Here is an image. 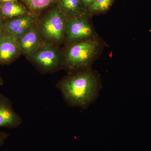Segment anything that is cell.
<instances>
[{
	"instance_id": "obj_18",
	"label": "cell",
	"mask_w": 151,
	"mask_h": 151,
	"mask_svg": "<svg viewBox=\"0 0 151 151\" xmlns=\"http://www.w3.org/2000/svg\"><path fill=\"white\" fill-rule=\"evenodd\" d=\"M4 82H3V80L1 76V74H0V86H1L3 85Z\"/></svg>"
},
{
	"instance_id": "obj_9",
	"label": "cell",
	"mask_w": 151,
	"mask_h": 151,
	"mask_svg": "<svg viewBox=\"0 0 151 151\" xmlns=\"http://www.w3.org/2000/svg\"><path fill=\"white\" fill-rule=\"evenodd\" d=\"M34 19L30 15H25L4 21L0 30L9 34L17 39L33 25Z\"/></svg>"
},
{
	"instance_id": "obj_3",
	"label": "cell",
	"mask_w": 151,
	"mask_h": 151,
	"mask_svg": "<svg viewBox=\"0 0 151 151\" xmlns=\"http://www.w3.org/2000/svg\"><path fill=\"white\" fill-rule=\"evenodd\" d=\"M66 19L67 17L59 9H54L41 20L39 32L50 43L59 42L65 37Z\"/></svg>"
},
{
	"instance_id": "obj_14",
	"label": "cell",
	"mask_w": 151,
	"mask_h": 151,
	"mask_svg": "<svg viewBox=\"0 0 151 151\" xmlns=\"http://www.w3.org/2000/svg\"><path fill=\"white\" fill-rule=\"evenodd\" d=\"M9 134L5 132L0 131V147L3 145L9 137Z\"/></svg>"
},
{
	"instance_id": "obj_11",
	"label": "cell",
	"mask_w": 151,
	"mask_h": 151,
	"mask_svg": "<svg viewBox=\"0 0 151 151\" xmlns=\"http://www.w3.org/2000/svg\"><path fill=\"white\" fill-rule=\"evenodd\" d=\"M0 12L4 21L27 14L24 8L16 1L1 3Z\"/></svg>"
},
{
	"instance_id": "obj_8",
	"label": "cell",
	"mask_w": 151,
	"mask_h": 151,
	"mask_svg": "<svg viewBox=\"0 0 151 151\" xmlns=\"http://www.w3.org/2000/svg\"><path fill=\"white\" fill-rule=\"evenodd\" d=\"M21 54L29 57L42 46L40 34L33 25L17 39Z\"/></svg>"
},
{
	"instance_id": "obj_4",
	"label": "cell",
	"mask_w": 151,
	"mask_h": 151,
	"mask_svg": "<svg viewBox=\"0 0 151 151\" xmlns=\"http://www.w3.org/2000/svg\"><path fill=\"white\" fill-rule=\"evenodd\" d=\"M29 58L35 67L43 73L55 72L63 67L60 52L50 43L42 47Z\"/></svg>"
},
{
	"instance_id": "obj_10",
	"label": "cell",
	"mask_w": 151,
	"mask_h": 151,
	"mask_svg": "<svg viewBox=\"0 0 151 151\" xmlns=\"http://www.w3.org/2000/svg\"><path fill=\"white\" fill-rule=\"evenodd\" d=\"M81 0H58L59 11L67 17L84 15Z\"/></svg>"
},
{
	"instance_id": "obj_16",
	"label": "cell",
	"mask_w": 151,
	"mask_h": 151,
	"mask_svg": "<svg viewBox=\"0 0 151 151\" xmlns=\"http://www.w3.org/2000/svg\"><path fill=\"white\" fill-rule=\"evenodd\" d=\"M4 21V19H3L2 17L1 12H0V28H1V27L2 26V25Z\"/></svg>"
},
{
	"instance_id": "obj_5",
	"label": "cell",
	"mask_w": 151,
	"mask_h": 151,
	"mask_svg": "<svg viewBox=\"0 0 151 151\" xmlns=\"http://www.w3.org/2000/svg\"><path fill=\"white\" fill-rule=\"evenodd\" d=\"M70 42H75L95 37L94 29L84 15L67 17L65 35Z\"/></svg>"
},
{
	"instance_id": "obj_1",
	"label": "cell",
	"mask_w": 151,
	"mask_h": 151,
	"mask_svg": "<svg viewBox=\"0 0 151 151\" xmlns=\"http://www.w3.org/2000/svg\"><path fill=\"white\" fill-rule=\"evenodd\" d=\"M57 87L70 107L86 109L98 97L101 81L97 72L89 68L69 73L59 81Z\"/></svg>"
},
{
	"instance_id": "obj_2",
	"label": "cell",
	"mask_w": 151,
	"mask_h": 151,
	"mask_svg": "<svg viewBox=\"0 0 151 151\" xmlns=\"http://www.w3.org/2000/svg\"><path fill=\"white\" fill-rule=\"evenodd\" d=\"M100 48V42L95 36L73 42L66 50L64 67L69 73L89 69Z\"/></svg>"
},
{
	"instance_id": "obj_12",
	"label": "cell",
	"mask_w": 151,
	"mask_h": 151,
	"mask_svg": "<svg viewBox=\"0 0 151 151\" xmlns=\"http://www.w3.org/2000/svg\"><path fill=\"white\" fill-rule=\"evenodd\" d=\"M55 0H24L26 4L31 10L37 12L51 4Z\"/></svg>"
},
{
	"instance_id": "obj_17",
	"label": "cell",
	"mask_w": 151,
	"mask_h": 151,
	"mask_svg": "<svg viewBox=\"0 0 151 151\" xmlns=\"http://www.w3.org/2000/svg\"><path fill=\"white\" fill-rule=\"evenodd\" d=\"M17 0H0L1 3L7 2L16 1Z\"/></svg>"
},
{
	"instance_id": "obj_15",
	"label": "cell",
	"mask_w": 151,
	"mask_h": 151,
	"mask_svg": "<svg viewBox=\"0 0 151 151\" xmlns=\"http://www.w3.org/2000/svg\"><path fill=\"white\" fill-rule=\"evenodd\" d=\"M94 0H81L84 7L89 9Z\"/></svg>"
},
{
	"instance_id": "obj_13",
	"label": "cell",
	"mask_w": 151,
	"mask_h": 151,
	"mask_svg": "<svg viewBox=\"0 0 151 151\" xmlns=\"http://www.w3.org/2000/svg\"><path fill=\"white\" fill-rule=\"evenodd\" d=\"M113 0H94L89 9L92 13H100L108 10Z\"/></svg>"
},
{
	"instance_id": "obj_6",
	"label": "cell",
	"mask_w": 151,
	"mask_h": 151,
	"mask_svg": "<svg viewBox=\"0 0 151 151\" xmlns=\"http://www.w3.org/2000/svg\"><path fill=\"white\" fill-rule=\"evenodd\" d=\"M21 54L17 39L0 30V64H11Z\"/></svg>"
},
{
	"instance_id": "obj_7",
	"label": "cell",
	"mask_w": 151,
	"mask_h": 151,
	"mask_svg": "<svg viewBox=\"0 0 151 151\" xmlns=\"http://www.w3.org/2000/svg\"><path fill=\"white\" fill-rule=\"evenodd\" d=\"M22 123L21 117L16 112L8 97L0 94V127L18 128Z\"/></svg>"
}]
</instances>
